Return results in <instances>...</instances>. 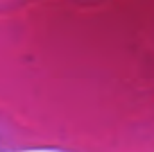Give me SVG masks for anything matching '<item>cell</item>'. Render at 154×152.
I'll list each match as a JSON object with an SVG mask.
<instances>
[]
</instances>
